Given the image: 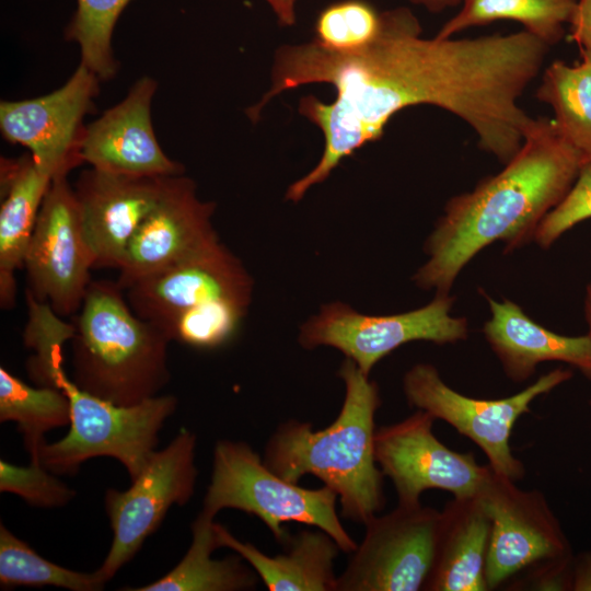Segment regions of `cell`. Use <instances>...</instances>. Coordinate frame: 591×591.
<instances>
[{
  "label": "cell",
  "instance_id": "obj_19",
  "mask_svg": "<svg viewBox=\"0 0 591 591\" xmlns=\"http://www.w3.org/2000/svg\"><path fill=\"white\" fill-rule=\"evenodd\" d=\"M486 298L490 318L483 326L489 347L507 378L520 383L530 379L541 362L560 361L591 380V337L556 334L530 318L515 302Z\"/></svg>",
  "mask_w": 591,
  "mask_h": 591
},
{
  "label": "cell",
  "instance_id": "obj_11",
  "mask_svg": "<svg viewBox=\"0 0 591 591\" xmlns=\"http://www.w3.org/2000/svg\"><path fill=\"white\" fill-rule=\"evenodd\" d=\"M27 291L60 317L77 313L94 259L86 243L73 187L54 178L43 200L25 255Z\"/></svg>",
  "mask_w": 591,
  "mask_h": 591
},
{
  "label": "cell",
  "instance_id": "obj_26",
  "mask_svg": "<svg viewBox=\"0 0 591 591\" xmlns=\"http://www.w3.org/2000/svg\"><path fill=\"white\" fill-rule=\"evenodd\" d=\"M67 394L54 386H31L0 368V421H14L23 436L31 462H39L44 434L70 424Z\"/></svg>",
  "mask_w": 591,
  "mask_h": 591
},
{
  "label": "cell",
  "instance_id": "obj_6",
  "mask_svg": "<svg viewBox=\"0 0 591 591\" xmlns=\"http://www.w3.org/2000/svg\"><path fill=\"white\" fill-rule=\"evenodd\" d=\"M46 386L63 391L70 402L68 433L54 443H44L40 464L54 474H76L80 465L97 456L119 461L134 479L146 465L159 441V431L174 413L173 395H157L142 403L120 406L80 387L63 368Z\"/></svg>",
  "mask_w": 591,
  "mask_h": 591
},
{
  "label": "cell",
  "instance_id": "obj_27",
  "mask_svg": "<svg viewBox=\"0 0 591 591\" xmlns=\"http://www.w3.org/2000/svg\"><path fill=\"white\" fill-rule=\"evenodd\" d=\"M0 583L5 589L51 586L72 591H96L103 589L105 581L97 571L79 572L45 559L1 524Z\"/></svg>",
  "mask_w": 591,
  "mask_h": 591
},
{
  "label": "cell",
  "instance_id": "obj_33",
  "mask_svg": "<svg viewBox=\"0 0 591 591\" xmlns=\"http://www.w3.org/2000/svg\"><path fill=\"white\" fill-rule=\"evenodd\" d=\"M588 219H591V162L582 164L569 192L538 224L533 241L548 248L565 232Z\"/></svg>",
  "mask_w": 591,
  "mask_h": 591
},
{
  "label": "cell",
  "instance_id": "obj_10",
  "mask_svg": "<svg viewBox=\"0 0 591 591\" xmlns=\"http://www.w3.org/2000/svg\"><path fill=\"white\" fill-rule=\"evenodd\" d=\"M441 511L421 503L398 505L372 517L337 591H418L430 575Z\"/></svg>",
  "mask_w": 591,
  "mask_h": 591
},
{
  "label": "cell",
  "instance_id": "obj_3",
  "mask_svg": "<svg viewBox=\"0 0 591 591\" xmlns=\"http://www.w3.org/2000/svg\"><path fill=\"white\" fill-rule=\"evenodd\" d=\"M338 375L345 397L335 420L321 430L309 421H283L268 439L263 460L293 484L305 475L316 476L337 494L344 518L366 524L386 501L374 452L381 398L378 384L352 360H344Z\"/></svg>",
  "mask_w": 591,
  "mask_h": 591
},
{
  "label": "cell",
  "instance_id": "obj_8",
  "mask_svg": "<svg viewBox=\"0 0 591 591\" xmlns=\"http://www.w3.org/2000/svg\"><path fill=\"white\" fill-rule=\"evenodd\" d=\"M454 301L449 293H436L428 304L392 315L362 314L340 302L325 304L302 325L299 341L306 349L334 347L369 375L382 358L404 344L465 340L468 323L451 315Z\"/></svg>",
  "mask_w": 591,
  "mask_h": 591
},
{
  "label": "cell",
  "instance_id": "obj_23",
  "mask_svg": "<svg viewBox=\"0 0 591 591\" xmlns=\"http://www.w3.org/2000/svg\"><path fill=\"white\" fill-rule=\"evenodd\" d=\"M193 540L182 560L154 582L125 588L134 591H237L254 589L256 575L242 563V557L211 558L220 547L212 518L199 513L192 523Z\"/></svg>",
  "mask_w": 591,
  "mask_h": 591
},
{
  "label": "cell",
  "instance_id": "obj_2",
  "mask_svg": "<svg viewBox=\"0 0 591 591\" xmlns=\"http://www.w3.org/2000/svg\"><path fill=\"white\" fill-rule=\"evenodd\" d=\"M583 162L553 118H534L517 154L499 173L452 197L425 242L417 287L449 293L462 269L500 241L510 253L534 240L544 217L575 183Z\"/></svg>",
  "mask_w": 591,
  "mask_h": 591
},
{
  "label": "cell",
  "instance_id": "obj_13",
  "mask_svg": "<svg viewBox=\"0 0 591 591\" xmlns=\"http://www.w3.org/2000/svg\"><path fill=\"white\" fill-rule=\"evenodd\" d=\"M480 495L491 521L486 564L488 590L540 563L572 555L542 491L521 489L514 480L493 471Z\"/></svg>",
  "mask_w": 591,
  "mask_h": 591
},
{
  "label": "cell",
  "instance_id": "obj_29",
  "mask_svg": "<svg viewBox=\"0 0 591 591\" xmlns=\"http://www.w3.org/2000/svg\"><path fill=\"white\" fill-rule=\"evenodd\" d=\"M250 304L220 299L188 308L160 329L172 341L198 349H213L232 339Z\"/></svg>",
  "mask_w": 591,
  "mask_h": 591
},
{
  "label": "cell",
  "instance_id": "obj_12",
  "mask_svg": "<svg viewBox=\"0 0 591 591\" xmlns=\"http://www.w3.org/2000/svg\"><path fill=\"white\" fill-rule=\"evenodd\" d=\"M436 418L421 409L409 417L376 429L374 452L383 475L396 490L398 505L420 503L429 489L448 491L454 498L482 493L493 470L479 465L473 453L449 449L432 432Z\"/></svg>",
  "mask_w": 591,
  "mask_h": 591
},
{
  "label": "cell",
  "instance_id": "obj_16",
  "mask_svg": "<svg viewBox=\"0 0 591 591\" xmlns=\"http://www.w3.org/2000/svg\"><path fill=\"white\" fill-rule=\"evenodd\" d=\"M252 279L221 242L165 269L135 281L126 291L132 311L160 328L182 311L231 299L251 303Z\"/></svg>",
  "mask_w": 591,
  "mask_h": 591
},
{
  "label": "cell",
  "instance_id": "obj_37",
  "mask_svg": "<svg viewBox=\"0 0 591 591\" xmlns=\"http://www.w3.org/2000/svg\"><path fill=\"white\" fill-rule=\"evenodd\" d=\"M278 16L282 25H293L296 23L297 0H266Z\"/></svg>",
  "mask_w": 591,
  "mask_h": 591
},
{
  "label": "cell",
  "instance_id": "obj_30",
  "mask_svg": "<svg viewBox=\"0 0 591 591\" xmlns=\"http://www.w3.org/2000/svg\"><path fill=\"white\" fill-rule=\"evenodd\" d=\"M28 320L23 339L34 354L27 362L30 376L46 385L54 372L63 368L62 348L74 334L73 324L65 323L53 309L26 290Z\"/></svg>",
  "mask_w": 591,
  "mask_h": 591
},
{
  "label": "cell",
  "instance_id": "obj_24",
  "mask_svg": "<svg viewBox=\"0 0 591 591\" xmlns=\"http://www.w3.org/2000/svg\"><path fill=\"white\" fill-rule=\"evenodd\" d=\"M536 97L553 108L558 130L583 164L591 162V54L581 49V61L571 66L552 62L543 72Z\"/></svg>",
  "mask_w": 591,
  "mask_h": 591
},
{
  "label": "cell",
  "instance_id": "obj_32",
  "mask_svg": "<svg viewBox=\"0 0 591 591\" xmlns=\"http://www.w3.org/2000/svg\"><path fill=\"white\" fill-rule=\"evenodd\" d=\"M55 475L40 463L18 466L1 460L0 491L15 494L35 507H61L73 499L76 491Z\"/></svg>",
  "mask_w": 591,
  "mask_h": 591
},
{
  "label": "cell",
  "instance_id": "obj_22",
  "mask_svg": "<svg viewBox=\"0 0 591 591\" xmlns=\"http://www.w3.org/2000/svg\"><path fill=\"white\" fill-rule=\"evenodd\" d=\"M215 532L219 546L229 547L245 559L269 591H337L334 560L340 549L320 529L290 535L285 543L286 552L276 556L237 540L216 522Z\"/></svg>",
  "mask_w": 591,
  "mask_h": 591
},
{
  "label": "cell",
  "instance_id": "obj_20",
  "mask_svg": "<svg viewBox=\"0 0 591 591\" xmlns=\"http://www.w3.org/2000/svg\"><path fill=\"white\" fill-rule=\"evenodd\" d=\"M491 521L480 493L453 498L441 511L426 591H488L486 564Z\"/></svg>",
  "mask_w": 591,
  "mask_h": 591
},
{
  "label": "cell",
  "instance_id": "obj_14",
  "mask_svg": "<svg viewBox=\"0 0 591 591\" xmlns=\"http://www.w3.org/2000/svg\"><path fill=\"white\" fill-rule=\"evenodd\" d=\"M100 78L80 63L58 90L31 100L2 101L0 129L3 138L30 150L34 161L51 177L67 176L83 163V119L93 109Z\"/></svg>",
  "mask_w": 591,
  "mask_h": 591
},
{
  "label": "cell",
  "instance_id": "obj_15",
  "mask_svg": "<svg viewBox=\"0 0 591 591\" xmlns=\"http://www.w3.org/2000/svg\"><path fill=\"white\" fill-rule=\"evenodd\" d=\"M216 204L197 197L193 179L165 178L163 192L130 240L116 282L135 281L205 252L220 243L212 228Z\"/></svg>",
  "mask_w": 591,
  "mask_h": 591
},
{
  "label": "cell",
  "instance_id": "obj_36",
  "mask_svg": "<svg viewBox=\"0 0 591 591\" xmlns=\"http://www.w3.org/2000/svg\"><path fill=\"white\" fill-rule=\"evenodd\" d=\"M571 590L591 591V553L589 552L573 558Z\"/></svg>",
  "mask_w": 591,
  "mask_h": 591
},
{
  "label": "cell",
  "instance_id": "obj_5",
  "mask_svg": "<svg viewBox=\"0 0 591 591\" xmlns=\"http://www.w3.org/2000/svg\"><path fill=\"white\" fill-rule=\"evenodd\" d=\"M337 498L325 485L311 489L283 479L243 441L219 440L200 512L212 519L222 509L253 514L280 544L290 537L283 523L312 525L326 532L340 552L351 554L358 544L339 520Z\"/></svg>",
  "mask_w": 591,
  "mask_h": 591
},
{
  "label": "cell",
  "instance_id": "obj_31",
  "mask_svg": "<svg viewBox=\"0 0 591 591\" xmlns=\"http://www.w3.org/2000/svg\"><path fill=\"white\" fill-rule=\"evenodd\" d=\"M381 27V13L361 0H346L324 9L315 22V42L336 53H352L370 45Z\"/></svg>",
  "mask_w": 591,
  "mask_h": 591
},
{
  "label": "cell",
  "instance_id": "obj_4",
  "mask_svg": "<svg viewBox=\"0 0 591 591\" xmlns=\"http://www.w3.org/2000/svg\"><path fill=\"white\" fill-rule=\"evenodd\" d=\"M72 381L120 406L159 395L167 384V336L139 317L116 281L92 280L73 323Z\"/></svg>",
  "mask_w": 591,
  "mask_h": 591
},
{
  "label": "cell",
  "instance_id": "obj_9",
  "mask_svg": "<svg viewBox=\"0 0 591 591\" xmlns=\"http://www.w3.org/2000/svg\"><path fill=\"white\" fill-rule=\"evenodd\" d=\"M196 441L192 431L181 429L169 445L152 453L128 489L106 490L105 509L114 537L96 570L105 582L139 552L173 505L183 506L192 498L198 475Z\"/></svg>",
  "mask_w": 591,
  "mask_h": 591
},
{
  "label": "cell",
  "instance_id": "obj_17",
  "mask_svg": "<svg viewBox=\"0 0 591 591\" xmlns=\"http://www.w3.org/2000/svg\"><path fill=\"white\" fill-rule=\"evenodd\" d=\"M165 178L94 167L80 174L73 190L94 269L119 268L130 240L159 200Z\"/></svg>",
  "mask_w": 591,
  "mask_h": 591
},
{
  "label": "cell",
  "instance_id": "obj_21",
  "mask_svg": "<svg viewBox=\"0 0 591 591\" xmlns=\"http://www.w3.org/2000/svg\"><path fill=\"white\" fill-rule=\"evenodd\" d=\"M53 177L31 154L19 159H1L0 208V304H15L14 273L24 267L43 200Z\"/></svg>",
  "mask_w": 591,
  "mask_h": 591
},
{
  "label": "cell",
  "instance_id": "obj_34",
  "mask_svg": "<svg viewBox=\"0 0 591 591\" xmlns=\"http://www.w3.org/2000/svg\"><path fill=\"white\" fill-rule=\"evenodd\" d=\"M572 561L571 555L540 563L526 569L525 576L513 581L511 587L513 590H571Z\"/></svg>",
  "mask_w": 591,
  "mask_h": 591
},
{
  "label": "cell",
  "instance_id": "obj_38",
  "mask_svg": "<svg viewBox=\"0 0 591 591\" xmlns=\"http://www.w3.org/2000/svg\"><path fill=\"white\" fill-rule=\"evenodd\" d=\"M415 3L422 4L432 12H439L445 8L456 5L462 0H412Z\"/></svg>",
  "mask_w": 591,
  "mask_h": 591
},
{
  "label": "cell",
  "instance_id": "obj_39",
  "mask_svg": "<svg viewBox=\"0 0 591 591\" xmlns=\"http://www.w3.org/2000/svg\"><path fill=\"white\" fill-rule=\"evenodd\" d=\"M584 317L588 324V335L591 337V280L586 287V296H584ZM590 408H591V399H590Z\"/></svg>",
  "mask_w": 591,
  "mask_h": 591
},
{
  "label": "cell",
  "instance_id": "obj_25",
  "mask_svg": "<svg viewBox=\"0 0 591 591\" xmlns=\"http://www.w3.org/2000/svg\"><path fill=\"white\" fill-rule=\"evenodd\" d=\"M579 0H462V9L436 36L449 38L459 32L499 20L519 22L549 46L557 44L570 23Z\"/></svg>",
  "mask_w": 591,
  "mask_h": 591
},
{
  "label": "cell",
  "instance_id": "obj_28",
  "mask_svg": "<svg viewBox=\"0 0 591 591\" xmlns=\"http://www.w3.org/2000/svg\"><path fill=\"white\" fill-rule=\"evenodd\" d=\"M130 0H78L77 12L66 30L67 39L81 49V62L101 80L116 73L117 63L112 51L115 23Z\"/></svg>",
  "mask_w": 591,
  "mask_h": 591
},
{
  "label": "cell",
  "instance_id": "obj_1",
  "mask_svg": "<svg viewBox=\"0 0 591 591\" xmlns=\"http://www.w3.org/2000/svg\"><path fill=\"white\" fill-rule=\"evenodd\" d=\"M530 80L529 56L518 35L424 38L414 14L398 8L381 13L376 38L357 51H332L315 40L279 47L271 86L247 114L256 121L271 99L303 84L335 88L331 103L313 95L299 102V113L321 129L325 142L318 163L286 193L297 202L345 158L380 139L389 120L409 106L432 105L457 116L474 130L482 150L502 147L522 123L518 101Z\"/></svg>",
  "mask_w": 591,
  "mask_h": 591
},
{
  "label": "cell",
  "instance_id": "obj_18",
  "mask_svg": "<svg viewBox=\"0 0 591 591\" xmlns=\"http://www.w3.org/2000/svg\"><path fill=\"white\" fill-rule=\"evenodd\" d=\"M157 82L140 78L127 96L86 126L83 163L105 172L147 177L181 175L184 167L161 149L151 124Z\"/></svg>",
  "mask_w": 591,
  "mask_h": 591
},
{
  "label": "cell",
  "instance_id": "obj_7",
  "mask_svg": "<svg viewBox=\"0 0 591 591\" xmlns=\"http://www.w3.org/2000/svg\"><path fill=\"white\" fill-rule=\"evenodd\" d=\"M571 376L569 369H554L511 396L483 399L450 387L434 366L417 363L405 373L403 390L410 407L451 425L484 452L495 473L517 482L524 477L525 467L510 448L513 426L523 414L531 412L530 406L535 398Z\"/></svg>",
  "mask_w": 591,
  "mask_h": 591
},
{
  "label": "cell",
  "instance_id": "obj_35",
  "mask_svg": "<svg viewBox=\"0 0 591 591\" xmlns=\"http://www.w3.org/2000/svg\"><path fill=\"white\" fill-rule=\"evenodd\" d=\"M569 24L571 39L591 54V0H579Z\"/></svg>",
  "mask_w": 591,
  "mask_h": 591
}]
</instances>
